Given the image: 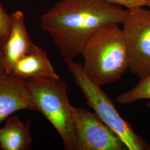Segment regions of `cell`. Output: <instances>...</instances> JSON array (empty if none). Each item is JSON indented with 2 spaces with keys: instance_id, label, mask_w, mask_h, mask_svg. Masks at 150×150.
Segmentation results:
<instances>
[{
  "instance_id": "obj_6",
  "label": "cell",
  "mask_w": 150,
  "mask_h": 150,
  "mask_svg": "<svg viewBox=\"0 0 150 150\" xmlns=\"http://www.w3.org/2000/svg\"><path fill=\"white\" fill-rule=\"evenodd\" d=\"M76 138V150H123L127 149L113 130L95 112L72 107Z\"/></svg>"
},
{
  "instance_id": "obj_13",
  "label": "cell",
  "mask_w": 150,
  "mask_h": 150,
  "mask_svg": "<svg viewBox=\"0 0 150 150\" xmlns=\"http://www.w3.org/2000/svg\"><path fill=\"white\" fill-rule=\"evenodd\" d=\"M109 2L113 3L129 9L136 7L145 6L146 7L148 0H102Z\"/></svg>"
},
{
  "instance_id": "obj_14",
  "label": "cell",
  "mask_w": 150,
  "mask_h": 150,
  "mask_svg": "<svg viewBox=\"0 0 150 150\" xmlns=\"http://www.w3.org/2000/svg\"><path fill=\"white\" fill-rule=\"evenodd\" d=\"M4 43V42L0 38V76L7 73L5 65L4 54L3 51Z\"/></svg>"
},
{
  "instance_id": "obj_16",
  "label": "cell",
  "mask_w": 150,
  "mask_h": 150,
  "mask_svg": "<svg viewBox=\"0 0 150 150\" xmlns=\"http://www.w3.org/2000/svg\"><path fill=\"white\" fill-rule=\"evenodd\" d=\"M146 7H150V0H148V1H147V5H146Z\"/></svg>"
},
{
  "instance_id": "obj_9",
  "label": "cell",
  "mask_w": 150,
  "mask_h": 150,
  "mask_svg": "<svg viewBox=\"0 0 150 150\" xmlns=\"http://www.w3.org/2000/svg\"><path fill=\"white\" fill-rule=\"evenodd\" d=\"M11 74L26 80L42 77H59L46 51L34 43L30 53L16 62Z\"/></svg>"
},
{
  "instance_id": "obj_12",
  "label": "cell",
  "mask_w": 150,
  "mask_h": 150,
  "mask_svg": "<svg viewBox=\"0 0 150 150\" xmlns=\"http://www.w3.org/2000/svg\"><path fill=\"white\" fill-rule=\"evenodd\" d=\"M12 25V16L4 9L0 3V38L5 42L11 32Z\"/></svg>"
},
{
  "instance_id": "obj_1",
  "label": "cell",
  "mask_w": 150,
  "mask_h": 150,
  "mask_svg": "<svg viewBox=\"0 0 150 150\" xmlns=\"http://www.w3.org/2000/svg\"><path fill=\"white\" fill-rule=\"evenodd\" d=\"M127 12L122 6L102 0H60L41 16L40 24L64 59H74L98 30L121 23Z\"/></svg>"
},
{
  "instance_id": "obj_2",
  "label": "cell",
  "mask_w": 150,
  "mask_h": 150,
  "mask_svg": "<svg viewBox=\"0 0 150 150\" xmlns=\"http://www.w3.org/2000/svg\"><path fill=\"white\" fill-rule=\"evenodd\" d=\"M118 22L98 30L82 49V70L98 86L120 80L129 70V56L122 27Z\"/></svg>"
},
{
  "instance_id": "obj_3",
  "label": "cell",
  "mask_w": 150,
  "mask_h": 150,
  "mask_svg": "<svg viewBox=\"0 0 150 150\" xmlns=\"http://www.w3.org/2000/svg\"><path fill=\"white\" fill-rule=\"evenodd\" d=\"M26 81L37 111L42 113L57 130L64 149L76 150L72 106L66 82L59 77H42Z\"/></svg>"
},
{
  "instance_id": "obj_15",
  "label": "cell",
  "mask_w": 150,
  "mask_h": 150,
  "mask_svg": "<svg viewBox=\"0 0 150 150\" xmlns=\"http://www.w3.org/2000/svg\"><path fill=\"white\" fill-rule=\"evenodd\" d=\"M147 106L149 108V109L150 110V101H149L147 103ZM147 150H150V144H148L147 146Z\"/></svg>"
},
{
  "instance_id": "obj_11",
  "label": "cell",
  "mask_w": 150,
  "mask_h": 150,
  "mask_svg": "<svg viewBox=\"0 0 150 150\" xmlns=\"http://www.w3.org/2000/svg\"><path fill=\"white\" fill-rule=\"evenodd\" d=\"M141 100H150V75L141 79L133 88L116 98V101L121 105H129Z\"/></svg>"
},
{
  "instance_id": "obj_5",
  "label": "cell",
  "mask_w": 150,
  "mask_h": 150,
  "mask_svg": "<svg viewBox=\"0 0 150 150\" xmlns=\"http://www.w3.org/2000/svg\"><path fill=\"white\" fill-rule=\"evenodd\" d=\"M121 24L129 69L142 79L150 75V8L139 6L127 9Z\"/></svg>"
},
{
  "instance_id": "obj_10",
  "label": "cell",
  "mask_w": 150,
  "mask_h": 150,
  "mask_svg": "<svg viewBox=\"0 0 150 150\" xmlns=\"http://www.w3.org/2000/svg\"><path fill=\"white\" fill-rule=\"evenodd\" d=\"M30 121L22 122L18 116L8 117L0 128V149L3 150H26L32 144Z\"/></svg>"
},
{
  "instance_id": "obj_8",
  "label": "cell",
  "mask_w": 150,
  "mask_h": 150,
  "mask_svg": "<svg viewBox=\"0 0 150 150\" xmlns=\"http://www.w3.org/2000/svg\"><path fill=\"white\" fill-rule=\"evenodd\" d=\"M11 16L12 25L11 32L3 46L5 65L7 74H11L12 68L19 59L30 53L33 43L25 25L23 12L16 11Z\"/></svg>"
},
{
  "instance_id": "obj_4",
  "label": "cell",
  "mask_w": 150,
  "mask_h": 150,
  "mask_svg": "<svg viewBox=\"0 0 150 150\" xmlns=\"http://www.w3.org/2000/svg\"><path fill=\"white\" fill-rule=\"evenodd\" d=\"M67 69L72 75L86 98L87 104L98 117L122 140L127 150H147L148 144L136 134L130 124L118 113L114 103L100 86L93 83L82 70V64L74 59H64Z\"/></svg>"
},
{
  "instance_id": "obj_7",
  "label": "cell",
  "mask_w": 150,
  "mask_h": 150,
  "mask_svg": "<svg viewBox=\"0 0 150 150\" xmlns=\"http://www.w3.org/2000/svg\"><path fill=\"white\" fill-rule=\"evenodd\" d=\"M36 110L27 81L11 74L0 76V124L16 111Z\"/></svg>"
}]
</instances>
